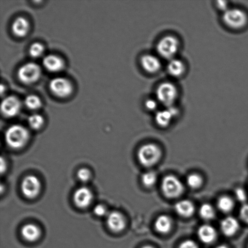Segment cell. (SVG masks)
Instances as JSON below:
<instances>
[{
    "label": "cell",
    "mask_w": 248,
    "mask_h": 248,
    "mask_svg": "<svg viewBox=\"0 0 248 248\" xmlns=\"http://www.w3.org/2000/svg\"><path fill=\"white\" fill-rule=\"evenodd\" d=\"M30 139L28 129L21 125H13L7 129L5 133V140L7 145L14 150L25 147Z\"/></svg>",
    "instance_id": "cell-1"
},
{
    "label": "cell",
    "mask_w": 248,
    "mask_h": 248,
    "mask_svg": "<svg viewBox=\"0 0 248 248\" xmlns=\"http://www.w3.org/2000/svg\"><path fill=\"white\" fill-rule=\"evenodd\" d=\"M222 19L225 25L232 30H240L245 28L248 22L246 12L236 7H231L224 12Z\"/></svg>",
    "instance_id": "cell-2"
},
{
    "label": "cell",
    "mask_w": 248,
    "mask_h": 248,
    "mask_svg": "<svg viewBox=\"0 0 248 248\" xmlns=\"http://www.w3.org/2000/svg\"><path fill=\"white\" fill-rule=\"evenodd\" d=\"M178 94V89L171 82H162L155 91L157 101L167 108L174 106Z\"/></svg>",
    "instance_id": "cell-3"
},
{
    "label": "cell",
    "mask_w": 248,
    "mask_h": 248,
    "mask_svg": "<svg viewBox=\"0 0 248 248\" xmlns=\"http://www.w3.org/2000/svg\"><path fill=\"white\" fill-rule=\"evenodd\" d=\"M180 48V42L176 37L167 35L162 38L157 43L156 50L160 57L171 60L174 59Z\"/></svg>",
    "instance_id": "cell-4"
},
{
    "label": "cell",
    "mask_w": 248,
    "mask_h": 248,
    "mask_svg": "<svg viewBox=\"0 0 248 248\" xmlns=\"http://www.w3.org/2000/svg\"><path fill=\"white\" fill-rule=\"evenodd\" d=\"M161 155V150L154 143H147L142 146L138 152L139 161L146 167H152L156 164Z\"/></svg>",
    "instance_id": "cell-5"
},
{
    "label": "cell",
    "mask_w": 248,
    "mask_h": 248,
    "mask_svg": "<svg viewBox=\"0 0 248 248\" xmlns=\"http://www.w3.org/2000/svg\"><path fill=\"white\" fill-rule=\"evenodd\" d=\"M162 189L165 196L173 199L181 196L184 188L183 184L177 177L172 175H169L163 179Z\"/></svg>",
    "instance_id": "cell-6"
},
{
    "label": "cell",
    "mask_w": 248,
    "mask_h": 248,
    "mask_svg": "<svg viewBox=\"0 0 248 248\" xmlns=\"http://www.w3.org/2000/svg\"><path fill=\"white\" fill-rule=\"evenodd\" d=\"M41 75V67L35 62L26 63L19 68L18 72L19 79L26 84H32L37 81Z\"/></svg>",
    "instance_id": "cell-7"
},
{
    "label": "cell",
    "mask_w": 248,
    "mask_h": 248,
    "mask_svg": "<svg viewBox=\"0 0 248 248\" xmlns=\"http://www.w3.org/2000/svg\"><path fill=\"white\" fill-rule=\"evenodd\" d=\"M21 188L26 198L35 199L40 193L41 184L40 179L33 175H29L22 181Z\"/></svg>",
    "instance_id": "cell-8"
},
{
    "label": "cell",
    "mask_w": 248,
    "mask_h": 248,
    "mask_svg": "<svg viewBox=\"0 0 248 248\" xmlns=\"http://www.w3.org/2000/svg\"><path fill=\"white\" fill-rule=\"evenodd\" d=\"M50 91L60 98H66L72 94L73 86L69 79L57 77L51 80L49 84Z\"/></svg>",
    "instance_id": "cell-9"
},
{
    "label": "cell",
    "mask_w": 248,
    "mask_h": 248,
    "mask_svg": "<svg viewBox=\"0 0 248 248\" xmlns=\"http://www.w3.org/2000/svg\"><path fill=\"white\" fill-rule=\"evenodd\" d=\"M178 108L172 106L164 110L157 111L155 115V122L161 128H166L172 123L173 119L178 116Z\"/></svg>",
    "instance_id": "cell-10"
},
{
    "label": "cell",
    "mask_w": 248,
    "mask_h": 248,
    "mask_svg": "<svg viewBox=\"0 0 248 248\" xmlns=\"http://www.w3.org/2000/svg\"><path fill=\"white\" fill-rule=\"evenodd\" d=\"M93 200V194L87 186H81L75 191L74 201L75 205L81 209L89 207Z\"/></svg>",
    "instance_id": "cell-11"
},
{
    "label": "cell",
    "mask_w": 248,
    "mask_h": 248,
    "mask_svg": "<svg viewBox=\"0 0 248 248\" xmlns=\"http://www.w3.org/2000/svg\"><path fill=\"white\" fill-rule=\"evenodd\" d=\"M21 103L17 97L9 96L2 100L1 104V110L6 117H14L20 111Z\"/></svg>",
    "instance_id": "cell-12"
},
{
    "label": "cell",
    "mask_w": 248,
    "mask_h": 248,
    "mask_svg": "<svg viewBox=\"0 0 248 248\" xmlns=\"http://www.w3.org/2000/svg\"><path fill=\"white\" fill-rule=\"evenodd\" d=\"M107 225L109 230L113 232L118 233L123 232L126 226L125 217L119 211H111L107 216Z\"/></svg>",
    "instance_id": "cell-13"
},
{
    "label": "cell",
    "mask_w": 248,
    "mask_h": 248,
    "mask_svg": "<svg viewBox=\"0 0 248 248\" xmlns=\"http://www.w3.org/2000/svg\"><path fill=\"white\" fill-rule=\"evenodd\" d=\"M141 66L146 72L155 74L161 69L162 64L159 58L151 54L143 55L140 60Z\"/></svg>",
    "instance_id": "cell-14"
},
{
    "label": "cell",
    "mask_w": 248,
    "mask_h": 248,
    "mask_svg": "<svg viewBox=\"0 0 248 248\" xmlns=\"http://www.w3.org/2000/svg\"><path fill=\"white\" fill-rule=\"evenodd\" d=\"M44 67L50 72H58L63 69L64 62L62 58L56 55H48L44 58L43 61Z\"/></svg>",
    "instance_id": "cell-15"
},
{
    "label": "cell",
    "mask_w": 248,
    "mask_h": 248,
    "mask_svg": "<svg viewBox=\"0 0 248 248\" xmlns=\"http://www.w3.org/2000/svg\"><path fill=\"white\" fill-rule=\"evenodd\" d=\"M21 234L27 242H35L40 239L41 232L38 226L33 223H28L22 227Z\"/></svg>",
    "instance_id": "cell-16"
},
{
    "label": "cell",
    "mask_w": 248,
    "mask_h": 248,
    "mask_svg": "<svg viewBox=\"0 0 248 248\" xmlns=\"http://www.w3.org/2000/svg\"><path fill=\"white\" fill-rule=\"evenodd\" d=\"M221 230L226 236L232 237L236 234L239 229V223L236 218L227 217L221 222Z\"/></svg>",
    "instance_id": "cell-17"
},
{
    "label": "cell",
    "mask_w": 248,
    "mask_h": 248,
    "mask_svg": "<svg viewBox=\"0 0 248 248\" xmlns=\"http://www.w3.org/2000/svg\"><path fill=\"white\" fill-rule=\"evenodd\" d=\"M198 237L205 244H210L215 241L217 238V232L215 228L209 225L201 226L198 230Z\"/></svg>",
    "instance_id": "cell-18"
},
{
    "label": "cell",
    "mask_w": 248,
    "mask_h": 248,
    "mask_svg": "<svg viewBox=\"0 0 248 248\" xmlns=\"http://www.w3.org/2000/svg\"><path fill=\"white\" fill-rule=\"evenodd\" d=\"M168 73L174 78H181L185 74L186 71V67L182 60L174 59L170 60L167 67Z\"/></svg>",
    "instance_id": "cell-19"
},
{
    "label": "cell",
    "mask_w": 248,
    "mask_h": 248,
    "mask_svg": "<svg viewBox=\"0 0 248 248\" xmlns=\"http://www.w3.org/2000/svg\"><path fill=\"white\" fill-rule=\"evenodd\" d=\"M30 24L24 17H18L12 24V29L14 33L18 37H24L28 34Z\"/></svg>",
    "instance_id": "cell-20"
},
{
    "label": "cell",
    "mask_w": 248,
    "mask_h": 248,
    "mask_svg": "<svg viewBox=\"0 0 248 248\" xmlns=\"http://www.w3.org/2000/svg\"><path fill=\"white\" fill-rule=\"evenodd\" d=\"M194 206L191 202L188 200H182L178 202L175 205L176 210L179 215L184 217H189L193 215Z\"/></svg>",
    "instance_id": "cell-21"
},
{
    "label": "cell",
    "mask_w": 248,
    "mask_h": 248,
    "mask_svg": "<svg viewBox=\"0 0 248 248\" xmlns=\"http://www.w3.org/2000/svg\"><path fill=\"white\" fill-rule=\"evenodd\" d=\"M155 227L156 232L160 233V234H167L171 230L172 221L171 218L167 216H160L155 220Z\"/></svg>",
    "instance_id": "cell-22"
},
{
    "label": "cell",
    "mask_w": 248,
    "mask_h": 248,
    "mask_svg": "<svg viewBox=\"0 0 248 248\" xmlns=\"http://www.w3.org/2000/svg\"><path fill=\"white\" fill-rule=\"evenodd\" d=\"M234 203L232 199L228 196L221 197L217 202L218 209L223 213H229L234 208Z\"/></svg>",
    "instance_id": "cell-23"
},
{
    "label": "cell",
    "mask_w": 248,
    "mask_h": 248,
    "mask_svg": "<svg viewBox=\"0 0 248 248\" xmlns=\"http://www.w3.org/2000/svg\"><path fill=\"white\" fill-rule=\"evenodd\" d=\"M24 104L27 108L32 110H38L42 105L40 98L34 94H30L27 96L24 100Z\"/></svg>",
    "instance_id": "cell-24"
},
{
    "label": "cell",
    "mask_w": 248,
    "mask_h": 248,
    "mask_svg": "<svg viewBox=\"0 0 248 248\" xmlns=\"http://www.w3.org/2000/svg\"><path fill=\"white\" fill-rule=\"evenodd\" d=\"M199 213L201 217L206 220L213 219L215 216V209L208 203H204L201 206Z\"/></svg>",
    "instance_id": "cell-25"
},
{
    "label": "cell",
    "mask_w": 248,
    "mask_h": 248,
    "mask_svg": "<svg viewBox=\"0 0 248 248\" xmlns=\"http://www.w3.org/2000/svg\"><path fill=\"white\" fill-rule=\"evenodd\" d=\"M28 123L33 130H39L44 124V119L43 116L39 114H33L29 116L28 118Z\"/></svg>",
    "instance_id": "cell-26"
},
{
    "label": "cell",
    "mask_w": 248,
    "mask_h": 248,
    "mask_svg": "<svg viewBox=\"0 0 248 248\" xmlns=\"http://www.w3.org/2000/svg\"><path fill=\"white\" fill-rule=\"evenodd\" d=\"M186 183L190 188L198 189L200 188L203 183V179L200 175L191 174L189 175L186 179Z\"/></svg>",
    "instance_id": "cell-27"
},
{
    "label": "cell",
    "mask_w": 248,
    "mask_h": 248,
    "mask_svg": "<svg viewBox=\"0 0 248 248\" xmlns=\"http://www.w3.org/2000/svg\"><path fill=\"white\" fill-rule=\"evenodd\" d=\"M157 181V176L155 172L153 171H148L145 172L142 176V182L143 185L147 188H150L155 184Z\"/></svg>",
    "instance_id": "cell-28"
},
{
    "label": "cell",
    "mask_w": 248,
    "mask_h": 248,
    "mask_svg": "<svg viewBox=\"0 0 248 248\" xmlns=\"http://www.w3.org/2000/svg\"><path fill=\"white\" fill-rule=\"evenodd\" d=\"M44 51H45V47L40 43L32 44L29 48V53L33 58L40 57L43 54Z\"/></svg>",
    "instance_id": "cell-29"
},
{
    "label": "cell",
    "mask_w": 248,
    "mask_h": 248,
    "mask_svg": "<svg viewBox=\"0 0 248 248\" xmlns=\"http://www.w3.org/2000/svg\"><path fill=\"white\" fill-rule=\"evenodd\" d=\"M92 176L91 172L89 169L83 168V169H80L77 172L78 178L82 183H86L89 182L91 179Z\"/></svg>",
    "instance_id": "cell-30"
},
{
    "label": "cell",
    "mask_w": 248,
    "mask_h": 248,
    "mask_svg": "<svg viewBox=\"0 0 248 248\" xmlns=\"http://www.w3.org/2000/svg\"><path fill=\"white\" fill-rule=\"evenodd\" d=\"M93 212L94 215L98 217H104V216L107 217L109 213L106 206L103 204H98L96 205L93 209Z\"/></svg>",
    "instance_id": "cell-31"
},
{
    "label": "cell",
    "mask_w": 248,
    "mask_h": 248,
    "mask_svg": "<svg viewBox=\"0 0 248 248\" xmlns=\"http://www.w3.org/2000/svg\"><path fill=\"white\" fill-rule=\"evenodd\" d=\"M158 102L154 99H148L145 103V108L147 110L150 111H154L157 110L158 107Z\"/></svg>",
    "instance_id": "cell-32"
},
{
    "label": "cell",
    "mask_w": 248,
    "mask_h": 248,
    "mask_svg": "<svg viewBox=\"0 0 248 248\" xmlns=\"http://www.w3.org/2000/svg\"><path fill=\"white\" fill-rule=\"evenodd\" d=\"M235 195L238 201L244 202L246 201L247 199V194L244 189L241 188L235 189Z\"/></svg>",
    "instance_id": "cell-33"
},
{
    "label": "cell",
    "mask_w": 248,
    "mask_h": 248,
    "mask_svg": "<svg viewBox=\"0 0 248 248\" xmlns=\"http://www.w3.org/2000/svg\"><path fill=\"white\" fill-rule=\"evenodd\" d=\"M240 215L242 219L248 223V204H245L240 209Z\"/></svg>",
    "instance_id": "cell-34"
},
{
    "label": "cell",
    "mask_w": 248,
    "mask_h": 248,
    "mask_svg": "<svg viewBox=\"0 0 248 248\" xmlns=\"http://www.w3.org/2000/svg\"><path fill=\"white\" fill-rule=\"evenodd\" d=\"M216 6L220 11L223 12V13L231 8L229 6V2L225 1H218L216 2Z\"/></svg>",
    "instance_id": "cell-35"
},
{
    "label": "cell",
    "mask_w": 248,
    "mask_h": 248,
    "mask_svg": "<svg viewBox=\"0 0 248 248\" xmlns=\"http://www.w3.org/2000/svg\"><path fill=\"white\" fill-rule=\"evenodd\" d=\"M179 248H199V247L195 242L188 240L182 242Z\"/></svg>",
    "instance_id": "cell-36"
},
{
    "label": "cell",
    "mask_w": 248,
    "mask_h": 248,
    "mask_svg": "<svg viewBox=\"0 0 248 248\" xmlns=\"http://www.w3.org/2000/svg\"><path fill=\"white\" fill-rule=\"evenodd\" d=\"M6 164L5 160L1 158V173H3V172L6 171Z\"/></svg>",
    "instance_id": "cell-37"
},
{
    "label": "cell",
    "mask_w": 248,
    "mask_h": 248,
    "mask_svg": "<svg viewBox=\"0 0 248 248\" xmlns=\"http://www.w3.org/2000/svg\"><path fill=\"white\" fill-rule=\"evenodd\" d=\"M216 248H229L227 246H226V245H219V246H218L216 247Z\"/></svg>",
    "instance_id": "cell-38"
},
{
    "label": "cell",
    "mask_w": 248,
    "mask_h": 248,
    "mask_svg": "<svg viewBox=\"0 0 248 248\" xmlns=\"http://www.w3.org/2000/svg\"><path fill=\"white\" fill-rule=\"evenodd\" d=\"M153 248V247H151V246H145V247H143L142 248Z\"/></svg>",
    "instance_id": "cell-39"
},
{
    "label": "cell",
    "mask_w": 248,
    "mask_h": 248,
    "mask_svg": "<svg viewBox=\"0 0 248 248\" xmlns=\"http://www.w3.org/2000/svg\"></svg>",
    "instance_id": "cell-40"
}]
</instances>
